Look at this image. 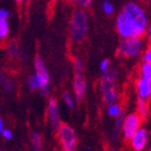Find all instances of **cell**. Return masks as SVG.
I'll return each mask as SVG.
<instances>
[{
	"mask_svg": "<svg viewBox=\"0 0 151 151\" xmlns=\"http://www.w3.org/2000/svg\"><path fill=\"white\" fill-rule=\"evenodd\" d=\"M119 80V71L111 68L108 73H103L99 80V94L106 106L113 104H119L120 92L116 86V82Z\"/></svg>",
	"mask_w": 151,
	"mask_h": 151,
	"instance_id": "6da1fadb",
	"label": "cell"
},
{
	"mask_svg": "<svg viewBox=\"0 0 151 151\" xmlns=\"http://www.w3.org/2000/svg\"><path fill=\"white\" fill-rule=\"evenodd\" d=\"M34 67L35 73L28 77L27 85L32 91H38L42 96H47L50 93V75L42 57L36 56Z\"/></svg>",
	"mask_w": 151,
	"mask_h": 151,
	"instance_id": "7a4b0ae2",
	"label": "cell"
},
{
	"mask_svg": "<svg viewBox=\"0 0 151 151\" xmlns=\"http://www.w3.org/2000/svg\"><path fill=\"white\" fill-rule=\"evenodd\" d=\"M88 34V15L83 9H76L69 23V35L73 43H81Z\"/></svg>",
	"mask_w": 151,
	"mask_h": 151,
	"instance_id": "3957f363",
	"label": "cell"
},
{
	"mask_svg": "<svg viewBox=\"0 0 151 151\" xmlns=\"http://www.w3.org/2000/svg\"><path fill=\"white\" fill-rule=\"evenodd\" d=\"M114 26H116V30L118 32V35L120 36L122 40L133 39V38H142L146 35V32L137 27L132 22V19L122 11L118 13Z\"/></svg>",
	"mask_w": 151,
	"mask_h": 151,
	"instance_id": "277c9868",
	"label": "cell"
},
{
	"mask_svg": "<svg viewBox=\"0 0 151 151\" xmlns=\"http://www.w3.org/2000/svg\"><path fill=\"white\" fill-rule=\"evenodd\" d=\"M146 47L147 44L144 38L121 40L118 47V54L125 58H137L142 55Z\"/></svg>",
	"mask_w": 151,
	"mask_h": 151,
	"instance_id": "5b68a950",
	"label": "cell"
},
{
	"mask_svg": "<svg viewBox=\"0 0 151 151\" xmlns=\"http://www.w3.org/2000/svg\"><path fill=\"white\" fill-rule=\"evenodd\" d=\"M122 12L125 13L137 27H139L144 32L147 30V27L149 25L148 15H147L145 9L139 3L135 2V1L126 2L122 8Z\"/></svg>",
	"mask_w": 151,
	"mask_h": 151,
	"instance_id": "8992f818",
	"label": "cell"
},
{
	"mask_svg": "<svg viewBox=\"0 0 151 151\" xmlns=\"http://www.w3.org/2000/svg\"><path fill=\"white\" fill-rule=\"evenodd\" d=\"M57 132V139L60 142L62 151H76L78 145V137L77 133L73 126L63 123L60 126Z\"/></svg>",
	"mask_w": 151,
	"mask_h": 151,
	"instance_id": "52a82bcc",
	"label": "cell"
},
{
	"mask_svg": "<svg viewBox=\"0 0 151 151\" xmlns=\"http://www.w3.org/2000/svg\"><path fill=\"white\" fill-rule=\"evenodd\" d=\"M142 121L144 119L140 118L136 111L125 114L122 129H121V135L124 138V140L126 142L131 140V138L137 133V131L142 127Z\"/></svg>",
	"mask_w": 151,
	"mask_h": 151,
	"instance_id": "ba28073f",
	"label": "cell"
},
{
	"mask_svg": "<svg viewBox=\"0 0 151 151\" xmlns=\"http://www.w3.org/2000/svg\"><path fill=\"white\" fill-rule=\"evenodd\" d=\"M47 118L49 125L51 129L54 131H57L60 129V126L63 124L62 119H60V107H58V101L54 96H51L47 101Z\"/></svg>",
	"mask_w": 151,
	"mask_h": 151,
	"instance_id": "9c48e42d",
	"label": "cell"
},
{
	"mask_svg": "<svg viewBox=\"0 0 151 151\" xmlns=\"http://www.w3.org/2000/svg\"><path fill=\"white\" fill-rule=\"evenodd\" d=\"M149 140H150V133L145 126H142L131 138L129 144L133 151H144L148 147Z\"/></svg>",
	"mask_w": 151,
	"mask_h": 151,
	"instance_id": "30bf717a",
	"label": "cell"
},
{
	"mask_svg": "<svg viewBox=\"0 0 151 151\" xmlns=\"http://www.w3.org/2000/svg\"><path fill=\"white\" fill-rule=\"evenodd\" d=\"M137 98L142 101H151V78L138 76L134 83Z\"/></svg>",
	"mask_w": 151,
	"mask_h": 151,
	"instance_id": "8fae6325",
	"label": "cell"
},
{
	"mask_svg": "<svg viewBox=\"0 0 151 151\" xmlns=\"http://www.w3.org/2000/svg\"><path fill=\"white\" fill-rule=\"evenodd\" d=\"M88 90V81L83 73H75L73 79V92L76 101H82Z\"/></svg>",
	"mask_w": 151,
	"mask_h": 151,
	"instance_id": "7c38bea8",
	"label": "cell"
},
{
	"mask_svg": "<svg viewBox=\"0 0 151 151\" xmlns=\"http://www.w3.org/2000/svg\"><path fill=\"white\" fill-rule=\"evenodd\" d=\"M136 112L142 119L148 118L149 113H150V103L137 98V101H136Z\"/></svg>",
	"mask_w": 151,
	"mask_h": 151,
	"instance_id": "4fadbf2b",
	"label": "cell"
},
{
	"mask_svg": "<svg viewBox=\"0 0 151 151\" xmlns=\"http://www.w3.org/2000/svg\"><path fill=\"white\" fill-rule=\"evenodd\" d=\"M106 112H107L108 116H110L112 119H116L118 116H120L121 114H123V109L121 107L120 104H113L109 105V106H106Z\"/></svg>",
	"mask_w": 151,
	"mask_h": 151,
	"instance_id": "5bb4252c",
	"label": "cell"
},
{
	"mask_svg": "<svg viewBox=\"0 0 151 151\" xmlns=\"http://www.w3.org/2000/svg\"><path fill=\"white\" fill-rule=\"evenodd\" d=\"M30 140H32V147L34 151H40L42 147V137H41L40 133L35 131L32 133L30 136Z\"/></svg>",
	"mask_w": 151,
	"mask_h": 151,
	"instance_id": "9a60e30c",
	"label": "cell"
},
{
	"mask_svg": "<svg viewBox=\"0 0 151 151\" xmlns=\"http://www.w3.org/2000/svg\"><path fill=\"white\" fill-rule=\"evenodd\" d=\"M62 98H63L64 103L66 105L67 107L69 108V109H75L76 107V98L69 91H64L63 92V95H62Z\"/></svg>",
	"mask_w": 151,
	"mask_h": 151,
	"instance_id": "2e32d148",
	"label": "cell"
},
{
	"mask_svg": "<svg viewBox=\"0 0 151 151\" xmlns=\"http://www.w3.org/2000/svg\"><path fill=\"white\" fill-rule=\"evenodd\" d=\"M10 32L9 28V22L8 19H0V39L4 40Z\"/></svg>",
	"mask_w": 151,
	"mask_h": 151,
	"instance_id": "e0dca14e",
	"label": "cell"
},
{
	"mask_svg": "<svg viewBox=\"0 0 151 151\" xmlns=\"http://www.w3.org/2000/svg\"><path fill=\"white\" fill-rule=\"evenodd\" d=\"M139 76L146 77V78H151V64L142 62L139 66Z\"/></svg>",
	"mask_w": 151,
	"mask_h": 151,
	"instance_id": "ac0fdd59",
	"label": "cell"
},
{
	"mask_svg": "<svg viewBox=\"0 0 151 151\" xmlns=\"http://www.w3.org/2000/svg\"><path fill=\"white\" fill-rule=\"evenodd\" d=\"M101 10L106 15H112L114 13V4L111 1H103L101 2Z\"/></svg>",
	"mask_w": 151,
	"mask_h": 151,
	"instance_id": "d6986e66",
	"label": "cell"
},
{
	"mask_svg": "<svg viewBox=\"0 0 151 151\" xmlns=\"http://www.w3.org/2000/svg\"><path fill=\"white\" fill-rule=\"evenodd\" d=\"M73 67L76 73H82L83 70H84L83 60H82L81 58H79V57H75L73 60Z\"/></svg>",
	"mask_w": 151,
	"mask_h": 151,
	"instance_id": "ffe728a7",
	"label": "cell"
},
{
	"mask_svg": "<svg viewBox=\"0 0 151 151\" xmlns=\"http://www.w3.org/2000/svg\"><path fill=\"white\" fill-rule=\"evenodd\" d=\"M1 85H2L3 88H4L8 93H12V92L14 91V88H15V83H14V81H13L12 79L8 78V77L4 79V81L2 82Z\"/></svg>",
	"mask_w": 151,
	"mask_h": 151,
	"instance_id": "44dd1931",
	"label": "cell"
},
{
	"mask_svg": "<svg viewBox=\"0 0 151 151\" xmlns=\"http://www.w3.org/2000/svg\"><path fill=\"white\" fill-rule=\"evenodd\" d=\"M142 60L144 63H148L151 64V43L147 44L145 51L142 55Z\"/></svg>",
	"mask_w": 151,
	"mask_h": 151,
	"instance_id": "7402d4cb",
	"label": "cell"
},
{
	"mask_svg": "<svg viewBox=\"0 0 151 151\" xmlns=\"http://www.w3.org/2000/svg\"><path fill=\"white\" fill-rule=\"evenodd\" d=\"M110 60L108 58H104V60H101L99 63V70L101 71V73H106L110 70Z\"/></svg>",
	"mask_w": 151,
	"mask_h": 151,
	"instance_id": "603a6c76",
	"label": "cell"
},
{
	"mask_svg": "<svg viewBox=\"0 0 151 151\" xmlns=\"http://www.w3.org/2000/svg\"><path fill=\"white\" fill-rule=\"evenodd\" d=\"M6 50H8V53H9L12 57L19 56V47H17V45H16V44H14V43L9 44V45H8V47H6Z\"/></svg>",
	"mask_w": 151,
	"mask_h": 151,
	"instance_id": "cb8c5ba5",
	"label": "cell"
},
{
	"mask_svg": "<svg viewBox=\"0 0 151 151\" xmlns=\"http://www.w3.org/2000/svg\"><path fill=\"white\" fill-rule=\"evenodd\" d=\"M1 134V136H2L3 138L6 139V140H11V139L13 138V133L12 131L10 129H8V127H4V129H3L2 132L0 133Z\"/></svg>",
	"mask_w": 151,
	"mask_h": 151,
	"instance_id": "d4e9b609",
	"label": "cell"
},
{
	"mask_svg": "<svg viewBox=\"0 0 151 151\" xmlns=\"http://www.w3.org/2000/svg\"><path fill=\"white\" fill-rule=\"evenodd\" d=\"M77 3L80 6V9L85 10L86 8L91 6L92 1H91V0H79V1H77Z\"/></svg>",
	"mask_w": 151,
	"mask_h": 151,
	"instance_id": "484cf974",
	"label": "cell"
},
{
	"mask_svg": "<svg viewBox=\"0 0 151 151\" xmlns=\"http://www.w3.org/2000/svg\"><path fill=\"white\" fill-rule=\"evenodd\" d=\"M10 16V11L4 8H0V19H8Z\"/></svg>",
	"mask_w": 151,
	"mask_h": 151,
	"instance_id": "4316f807",
	"label": "cell"
},
{
	"mask_svg": "<svg viewBox=\"0 0 151 151\" xmlns=\"http://www.w3.org/2000/svg\"><path fill=\"white\" fill-rule=\"evenodd\" d=\"M146 35H147V39H148L149 42L151 43V22L149 23L148 27H147V30H146Z\"/></svg>",
	"mask_w": 151,
	"mask_h": 151,
	"instance_id": "83f0119b",
	"label": "cell"
},
{
	"mask_svg": "<svg viewBox=\"0 0 151 151\" xmlns=\"http://www.w3.org/2000/svg\"><path fill=\"white\" fill-rule=\"evenodd\" d=\"M3 129H4V122H3L2 118L0 116V133L2 132Z\"/></svg>",
	"mask_w": 151,
	"mask_h": 151,
	"instance_id": "f1b7e54d",
	"label": "cell"
},
{
	"mask_svg": "<svg viewBox=\"0 0 151 151\" xmlns=\"http://www.w3.org/2000/svg\"><path fill=\"white\" fill-rule=\"evenodd\" d=\"M6 77L4 75H3V73L0 70V84H2V82L4 81V79H6Z\"/></svg>",
	"mask_w": 151,
	"mask_h": 151,
	"instance_id": "f546056e",
	"label": "cell"
},
{
	"mask_svg": "<svg viewBox=\"0 0 151 151\" xmlns=\"http://www.w3.org/2000/svg\"><path fill=\"white\" fill-rule=\"evenodd\" d=\"M149 151H151V146H150V149H149Z\"/></svg>",
	"mask_w": 151,
	"mask_h": 151,
	"instance_id": "4dcf8cb0",
	"label": "cell"
}]
</instances>
